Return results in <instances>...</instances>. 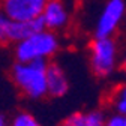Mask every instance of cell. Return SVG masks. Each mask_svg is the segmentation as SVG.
Segmentation results:
<instances>
[{
	"mask_svg": "<svg viewBox=\"0 0 126 126\" xmlns=\"http://www.w3.org/2000/svg\"><path fill=\"white\" fill-rule=\"evenodd\" d=\"M47 62H15L11 68V80L18 92L32 101L48 96Z\"/></svg>",
	"mask_w": 126,
	"mask_h": 126,
	"instance_id": "cell-1",
	"label": "cell"
},
{
	"mask_svg": "<svg viewBox=\"0 0 126 126\" xmlns=\"http://www.w3.org/2000/svg\"><path fill=\"white\" fill-rule=\"evenodd\" d=\"M107 114L102 110H78L69 114L65 120L60 123V126H105Z\"/></svg>",
	"mask_w": 126,
	"mask_h": 126,
	"instance_id": "cell-9",
	"label": "cell"
},
{
	"mask_svg": "<svg viewBox=\"0 0 126 126\" xmlns=\"http://www.w3.org/2000/svg\"><path fill=\"white\" fill-rule=\"evenodd\" d=\"M0 126H12V122L5 116H0Z\"/></svg>",
	"mask_w": 126,
	"mask_h": 126,
	"instance_id": "cell-13",
	"label": "cell"
},
{
	"mask_svg": "<svg viewBox=\"0 0 126 126\" xmlns=\"http://www.w3.org/2000/svg\"><path fill=\"white\" fill-rule=\"evenodd\" d=\"M107 102L111 108L113 113L117 114H126V81L117 84L111 92L108 93Z\"/></svg>",
	"mask_w": 126,
	"mask_h": 126,
	"instance_id": "cell-10",
	"label": "cell"
},
{
	"mask_svg": "<svg viewBox=\"0 0 126 126\" xmlns=\"http://www.w3.org/2000/svg\"><path fill=\"white\" fill-rule=\"evenodd\" d=\"M47 83H48V96L51 98H63L69 92V77L60 63H48Z\"/></svg>",
	"mask_w": 126,
	"mask_h": 126,
	"instance_id": "cell-8",
	"label": "cell"
},
{
	"mask_svg": "<svg viewBox=\"0 0 126 126\" xmlns=\"http://www.w3.org/2000/svg\"><path fill=\"white\" fill-rule=\"evenodd\" d=\"M120 69L123 71V74L126 75V53L122 56V62H120Z\"/></svg>",
	"mask_w": 126,
	"mask_h": 126,
	"instance_id": "cell-14",
	"label": "cell"
},
{
	"mask_svg": "<svg viewBox=\"0 0 126 126\" xmlns=\"http://www.w3.org/2000/svg\"><path fill=\"white\" fill-rule=\"evenodd\" d=\"M44 24L41 20L36 21H15L3 14H0V44L2 45H15L26 39L32 33L42 30Z\"/></svg>",
	"mask_w": 126,
	"mask_h": 126,
	"instance_id": "cell-7",
	"label": "cell"
},
{
	"mask_svg": "<svg viewBox=\"0 0 126 126\" xmlns=\"http://www.w3.org/2000/svg\"><path fill=\"white\" fill-rule=\"evenodd\" d=\"M60 36L51 30H38L32 33L26 39L20 41L14 45L15 62H47L50 63L51 59L60 50Z\"/></svg>",
	"mask_w": 126,
	"mask_h": 126,
	"instance_id": "cell-2",
	"label": "cell"
},
{
	"mask_svg": "<svg viewBox=\"0 0 126 126\" xmlns=\"http://www.w3.org/2000/svg\"><path fill=\"white\" fill-rule=\"evenodd\" d=\"M48 0H0V14L15 21H36Z\"/></svg>",
	"mask_w": 126,
	"mask_h": 126,
	"instance_id": "cell-6",
	"label": "cell"
},
{
	"mask_svg": "<svg viewBox=\"0 0 126 126\" xmlns=\"http://www.w3.org/2000/svg\"><path fill=\"white\" fill-rule=\"evenodd\" d=\"M126 15L125 0H107L93 27V38H114Z\"/></svg>",
	"mask_w": 126,
	"mask_h": 126,
	"instance_id": "cell-4",
	"label": "cell"
},
{
	"mask_svg": "<svg viewBox=\"0 0 126 126\" xmlns=\"http://www.w3.org/2000/svg\"><path fill=\"white\" fill-rule=\"evenodd\" d=\"M105 126H126V114L111 113L107 117Z\"/></svg>",
	"mask_w": 126,
	"mask_h": 126,
	"instance_id": "cell-12",
	"label": "cell"
},
{
	"mask_svg": "<svg viewBox=\"0 0 126 126\" xmlns=\"http://www.w3.org/2000/svg\"><path fill=\"white\" fill-rule=\"evenodd\" d=\"M87 54L90 69L98 78H108L120 68L122 56L116 38H93Z\"/></svg>",
	"mask_w": 126,
	"mask_h": 126,
	"instance_id": "cell-3",
	"label": "cell"
},
{
	"mask_svg": "<svg viewBox=\"0 0 126 126\" xmlns=\"http://www.w3.org/2000/svg\"><path fill=\"white\" fill-rule=\"evenodd\" d=\"M12 126H42V123L29 111H20L12 119Z\"/></svg>",
	"mask_w": 126,
	"mask_h": 126,
	"instance_id": "cell-11",
	"label": "cell"
},
{
	"mask_svg": "<svg viewBox=\"0 0 126 126\" xmlns=\"http://www.w3.org/2000/svg\"><path fill=\"white\" fill-rule=\"evenodd\" d=\"M72 6L69 0H48L41 15L44 29L62 33L72 24Z\"/></svg>",
	"mask_w": 126,
	"mask_h": 126,
	"instance_id": "cell-5",
	"label": "cell"
}]
</instances>
